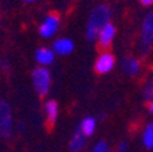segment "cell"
I'll list each match as a JSON object with an SVG mask.
<instances>
[{"instance_id":"6da1fadb","label":"cell","mask_w":153,"mask_h":152,"mask_svg":"<svg viewBox=\"0 0 153 152\" xmlns=\"http://www.w3.org/2000/svg\"><path fill=\"white\" fill-rule=\"evenodd\" d=\"M109 18H111V13L107 6H99L92 11L89 16V23H88V32H86V37L90 41H94L97 38L99 32L108 23Z\"/></svg>"},{"instance_id":"7a4b0ae2","label":"cell","mask_w":153,"mask_h":152,"mask_svg":"<svg viewBox=\"0 0 153 152\" xmlns=\"http://www.w3.org/2000/svg\"><path fill=\"white\" fill-rule=\"evenodd\" d=\"M33 86L36 92L40 96H45L49 92V85H51V74L45 67H36L32 73Z\"/></svg>"},{"instance_id":"3957f363","label":"cell","mask_w":153,"mask_h":152,"mask_svg":"<svg viewBox=\"0 0 153 152\" xmlns=\"http://www.w3.org/2000/svg\"><path fill=\"white\" fill-rule=\"evenodd\" d=\"M13 134V112L6 100H0V137L10 139Z\"/></svg>"},{"instance_id":"277c9868","label":"cell","mask_w":153,"mask_h":152,"mask_svg":"<svg viewBox=\"0 0 153 152\" xmlns=\"http://www.w3.org/2000/svg\"><path fill=\"white\" fill-rule=\"evenodd\" d=\"M57 29H59V16L56 14H49L40 25L38 33L41 37L49 38L57 32Z\"/></svg>"},{"instance_id":"5b68a950","label":"cell","mask_w":153,"mask_h":152,"mask_svg":"<svg viewBox=\"0 0 153 152\" xmlns=\"http://www.w3.org/2000/svg\"><path fill=\"white\" fill-rule=\"evenodd\" d=\"M115 66V59L109 52H102L94 63V70L99 74H107L109 73Z\"/></svg>"},{"instance_id":"8992f818","label":"cell","mask_w":153,"mask_h":152,"mask_svg":"<svg viewBox=\"0 0 153 152\" xmlns=\"http://www.w3.org/2000/svg\"><path fill=\"white\" fill-rule=\"evenodd\" d=\"M115 32H116L115 26L109 22L100 30L99 34H97V40H99L100 48H108L109 45H111L112 40H114V37H115Z\"/></svg>"},{"instance_id":"52a82bcc","label":"cell","mask_w":153,"mask_h":152,"mask_svg":"<svg viewBox=\"0 0 153 152\" xmlns=\"http://www.w3.org/2000/svg\"><path fill=\"white\" fill-rule=\"evenodd\" d=\"M142 43L150 45L153 43V13L148 14L145 16V21L142 23V32H141Z\"/></svg>"},{"instance_id":"ba28073f","label":"cell","mask_w":153,"mask_h":152,"mask_svg":"<svg viewBox=\"0 0 153 152\" xmlns=\"http://www.w3.org/2000/svg\"><path fill=\"white\" fill-rule=\"evenodd\" d=\"M34 59L38 64H41V67H44V66H48V64H51L52 62H53L55 54H53V51L49 49V48L41 47L36 51Z\"/></svg>"},{"instance_id":"9c48e42d","label":"cell","mask_w":153,"mask_h":152,"mask_svg":"<svg viewBox=\"0 0 153 152\" xmlns=\"http://www.w3.org/2000/svg\"><path fill=\"white\" fill-rule=\"evenodd\" d=\"M74 49V43L68 38H59L56 41L53 43V54H57V55H68L71 54Z\"/></svg>"},{"instance_id":"30bf717a","label":"cell","mask_w":153,"mask_h":152,"mask_svg":"<svg viewBox=\"0 0 153 152\" xmlns=\"http://www.w3.org/2000/svg\"><path fill=\"white\" fill-rule=\"evenodd\" d=\"M45 117H47V124L49 127L53 126L57 118V103L55 100H48L44 106Z\"/></svg>"},{"instance_id":"8fae6325","label":"cell","mask_w":153,"mask_h":152,"mask_svg":"<svg viewBox=\"0 0 153 152\" xmlns=\"http://www.w3.org/2000/svg\"><path fill=\"white\" fill-rule=\"evenodd\" d=\"M122 70L127 76H135L140 71V62L135 58L127 56L122 60Z\"/></svg>"},{"instance_id":"7c38bea8","label":"cell","mask_w":153,"mask_h":152,"mask_svg":"<svg viewBox=\"0 0 153 152\" xmlns=\"http://www.w3.org/2000/svg\"><path fill=\"white\" fill-rule=\"evenodd\" d=\"M85 145V136L81 133V130L78 129L74 133L73 139L70 141V151L71 152H79Z\"/></svg>"},{"instance_id":"4fadbf2b","label":"cell","mask_w":153,"mask_h":152,"mask_svg":"<svg viewBox=\"0 0 153 152\" xmlns=\"http://www.w3.org/2000/svg\"><path fill=\"white\" fill-rule=\"evenodd\" d=\"M94 129H96V121H94V118L86 117L85 119L81 122L79 130H81V133H82L85 137L86 136H92L93 132H94Z\"/></svg>"},{"instance_id":"5bb4252c","label":"cell","mask_w":153,"mask_h":152,"mask_svg":"<svg viewBox=\"0 0 153 152\" xmlns=\"http://www.w3.org/2000/svg\"><path fill=\"white\" fill-rule=\"evenodd\" d=\"M143 144L148 148H153V122L145 127V132H143Z\"/></svg>"},{"instance_id":"9a60e30c","label":"cell","mask_w":153,"mask_h":152,"mask_svg":"<svg viewBox=\"0 0 153 152\" xmlns=\"http://www.w3.org/2000/svg\"><path fill=\"white\" fill-rule=\"evenodd\" d=\"M143 96L145 99H150L153 100V79L149 81V82L145 85V89H143Z\"/></svg>"},{"instance_id":"2e32d148","label":"cell","mask_w":153,"mask_h":152,"mask_svg":"<svg viewBox=\"0 0 153 152\" xmlns=\"http://www.w3.org/2000/svg\"><path fill=\"white\" fill-rule=\"evenodd\" d=\"M93 152H108V147L104 141H100V143L96 144V147L93 148Z\"/></svg>"},{"instance_id":"e0dca14e","label":"cell","mask_w":153,"mask_h":152,"mask_svg":"<svg viewBox=\"0 0 153 152\" xmlns=\"http://www.w3.org/2000/svg\"><path fill=\"white\" fill-rule=\"evenodd\" d=\"M140 1L143 4V6H152L153 4V0H140Z\"/></svg>"},{"instance_id":"ac0fdd59","label":"cell","mask_w":153,"mask_h":152,"mask_svg":"<svg viewBox=\"0 0 153 152\" xmlns=\"http://www.w3.org/2000/svg\"><path fill=\"white\" fill-rule=\"evenodd\" d=\"M127 149V145H126V143H122L120 145H119V152H124Z\"/></svg>"},{"instance_id":"d6986e66","label":"cell","mask_w":153,"mask_h":152,"mask_svg":"<svg viewBox=\"0 0 153 152\" xmlns=\"http://www.w3.org/2000/svg\"><path fill=\"white\" fill-rule=\"evenodd\" d=\"M148 110H149V112L153 115V100L149 101V104H148Z\"/></svg>"},{"instance_id":"ffe728a7","label":"cell","mask_w":153,"mask_h":152,"mask_svg":"<svg viewBox=\"0 0 153 152\" xmlns=\"http://www.w3.org/2000/svg\"><path fill=\"white\" fill-rule=\"evenodd\" d=\"M25 3H33V1H37V0H23Z\"/></svg>"}]
</instances>
